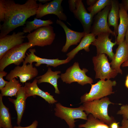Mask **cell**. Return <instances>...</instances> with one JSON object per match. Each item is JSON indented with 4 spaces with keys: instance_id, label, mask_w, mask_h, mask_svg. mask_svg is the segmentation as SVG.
Segmentation results:
<instances>
[{
    "instance_id": "obj_5",
    "label": "cell",
    "mask_w": 128,
    "mask_h": 128,
    "mask_svg": "<svg viewBox=\"0 0 128 128\" xmlns=\"http://www.w3.org/2000/svg\"><path fill=\"white\" fill-rule=\"evenodd\" d=\"M55 114L57 117L64 119L69 126V128H74L75 119H80L87 120L88 114L83 111L82 105L76 108L64 106L59 103L55 104Z\"/></svg>"
},
{
    "instance_id": "obj_40",
    "label": "cell",
    "mask_w": 128,
    "mask_h": 128,
    "mask_svg": "<svg viewBox=\"0 0 128 128\" xmlns=\"http://www.w3.org/2000/svg\"><path fill=\"white\" fill-rule=\"evenodd\" d=\"M125 87L128 89V75L126 77L125 82Z\"/></svg>"
},
{
    "instance_id": "obj_14",
    "label": "cell",
    "mask_w": 128,
    "mask_h": 128,
    "mask_svg": "<svg viewBox=\"0 0 128 128\" xmlns=\"http://www.w3.org/2000/svg\"><path fill=\"white\" fill-rule=\"evenodd\" d=\"M76 9L73 13L75 17L81 22L86 34L91 32L93 16L87 11L81 0H76Z\"/></svg>"
},
{
    "instance_id": "obj_34",
    "label": "cell",
    "mask_w": 128,
    "mask_h": 128,
    "mask_svg": "<svg viewBox=\"0 0 128 128\" xmlns=\"http://www.w3.org/2000/svg\"><path fill=\"white\" fill-rule=\"evenodd\" d=\"M122 128H128V119H123L121 123Z\"/></svg>"
},
{
    "instance_id": "obj_26",
    "label": "cell",
    "mask_w": 128,
    "mask_h": 128,
    "mask_svg": "<svg viewBox=\"0 0 128 128\" xmlns=\"http://www.w3.org/2000/svg\"><path fill=\"white\" fill-rule=\"evenodd\" d=\"M53 22L50 19L42 20L35 18L32 21H27L26 26L23 28V31L24 33L30 32L42 27L50 25Z\"/></svg>"
},
{
    "instance_id": "obj_28",
    "label": "cell",
    "mask_w": 128,
    "mask_h": 128,
    "mask_svg": "<svg viewBox=\"0 0 128 128\" xmlns=\"http://www.w3.org/2000/svg\"><path fill=\"white\" fill-rule=\"evenodd\" d=\"M111 0H97L93 5L89 6L87 9L93 17L101 12L106 6L111 5Z\"/></svg>"
},
{
    "instance_id": "obj_41",
    "label": "cell",
    "mask_w": 128,
    "mask_h": 128,
    "mask_svg": "<svg viewBox=\"0 0 128 128\" xmlns=\"http://www.w3.org/2000/svg\"><path fill=\"white\" fill-rule=\"evenodd\" d=\"M121 66L123 67L128 66V60L123 63Z\"/></svg>"
},
{
    "instance_id": "obj_24",
    "label": "cell",
    "mask_w": 128,
    "mask_h": 128,
    "mask_svg": "<svg viewBox=\"0 0 128 128\" xmlns=\"http://www.w3.org/2000/svg\"><path fill=\"white\" fill-rule=\"evenodd\" d=\"M3 96L0 94V127L2 128H13L9 108L4 104Z\"/></svg>"
},
{
    "instance_id": "obj_21",
    "label": "cell",
    "mask_w": 128,
    "mask_h": 128,
    "mask_svg": "<svg viewBox=\"0 0 128 128\" xmlns=\"http://www.w3.org/2000/svg\"><path fill=\"white\" fill-rule=\"evenodd\" d=\"M119 3L117 0H111V8L109 12L107 22L109 27L113 26L116 36L118 34V21L119 18Z\"/></svg>"
},
{
    "instance_id": "obj_10",
    "label": "cell",
    "mask_w": 128,
    "mask_h": 128,
    "mask_svg": "<svg viewBox=\"0 0 128 128\" xmlns=\"http://www.w3.org/2000/svg\"><path fill=\"white\" fill-rule=\"evenodd\" d=\"M62 1V0H54L43 5L39 3L36 18H41L48 14H53L57 16L59 19L66 21L67 17L61 5Z\"/></svg>"
},
{
    "instance_id": "obj_16",
    "label": "cell",
    "mask_w": 128,
    "mask_h": 128,
    "mask_svg": "<svg viewBox=\"0 0 128 128\" xmlns=\"http://www.w3.org/2000/svg\"><path fill=\"white\" fill-rule=\"evenodd\" d=\"M56 23L63 28L66 35V42L61 50L63 52H66L71 46L77 45L78 43L80 42L81 39L86 34L84 32H78L71 29L60 20L57 19Z\"/></svg>"
},
{
    "instance_id": "obj_35",
    "label": "cell",
    "mask_w": 128,
    "mask_h": 128,
    "mask_svg": "<svg viewBox=\"0 0 128 128\" xmlns=\"http://www.w3.org/2000/svg\"><path fill=\"white\" fill-rule=\"evenodd\" d=\"M121 3L124 9L127 11L128 10V0H122Z\"/></svg>"
},
{
    "instance_id": "obj_9",
    "label": "cell",
    "mask_w": 128,
    "mask_h": 128,
    "mask_svg": "<svg viewBox=\"0 0 128 128\" xmlns=\"http://www.w3.org/2000/svg\"><path fill=\"white\" fill-rule=\"evenodd\" d=\"M111 8V5L107 6L95 15L91 33L96 36L102 33H109L116 38L114 32L110 29L108 23V17Z\"/></svg>"
},
{
    "instance_id": "obj_33",
    "label": "cell",
    "mask_w": 128,
    "mask_h": 128,
    "mask_svg": "<svg viewBox=\"0 0 128 128\" xmlns=\"http://www.w3.org/2000/svg\"><path fill=\"white\" fill-rule=\"evenodd\" d=\"M38 124V121L36 120L34 121L32 124L26 127H22L20 125L18 126H15L13 128H37Z\"/></svg>"
},
{
    "instance_id": "obj_36",
    "label": "cell",
    "mask_w": 128,
    "mask_h": 128,
    "mask_svg": "<svg viewBox=\"0 0 128 128\" xmlns=\"http://www.w3.org/2000/svg\"><path fill=\"white\" fill-rule=\"evenodd\" d=\"M119 122L117 123L116 122H113L109 126L110 128H119L120 127L119 124Z\"/></svg>"
},
{
    "instance_id": "obj_22",
    "label": "cell",
    "mask_w": 128,
    "mask_h": 128,
    "mask_svg": "<svg viewBox=\"0 0 128 128\" xmlns=\"http://www.w3.org/2000/svg\"><path fill=\"white\" fill-rule=\"evenodd\" d=\"M95 35L91 33L86 34L82 38L79 45L67 54V58L70 61L79 51L82 49L87 52H89V46L95 40Z\"/></svg>"
},
{
    "instance_id": "obj_42",
    "label": "cell",
    "mask_w": 128,
    "mask_h": 128,
    "mask_svg": "<svg viewBox=\"0 0 128 128\" xmlns=\"http://www.w3.org/2000/svg\"><path fill=\"white\" fill-rule=\"evenodd\" d=\"M119 128H121L120 127Z\"/></svg>"
},
{
    "instance_id": "obj_2",
    "label": "cell",
    "mask_w": 128,
    "mask_h": 128,
    "mask_svg": "<svg viewBox=\"0 0 128 128\" xmlns=\"http://www.w3.org/2000/svg\"><path fill=\"white\" fill-rule=\"evenodd\" d=\"M114 104L107 97L100 100L84 103L82 106L84 111L87 114H92L95 118L109 126L112 123L116 122L114 117L110 116L108 113L109 105Z\"/></svg>"
},
{
    "instance_id": "obj_32",
    "label": "cell",
    "mask_w": 128,
    "mask_h": 128,
    "mask_svg": "<svg viewBox=\"0 0 128 128\" xmlns=\"http://www.w3.org/2000/svg\"><path fill=\"white\" fill-rule=\"evenodd\" d=\"M76 0H69L68 2L70 11L73 13L76 9Z\"/></svg>"
},
{
    "instance_id": "obj_23",
    "label": "cell",
    "mask_w": 128,
    "mask_h": 128,
    "mask_svg": "<svg viewBox=\"0 0 128 128\" xmlns=\"http://www.w3.org/2000/svg\"><path fill=\"white\" fill-rule=\"evenodd\" d=\"M61 72L59 71H53L50 67L48 68L46 72L43 75L39 76L36 78L37 79V83L40 84L42 82H46L50 83L55 89V93L59 94L60 92L58 87L57 80L60 77L59 74Z\"/></svg>"
},
{
    "instance_id": "obj_3",
    "label": "cell",
    "mask_w": 128,
    "mask_h": 128,
    "mask_svg": "<svg viewBox=\"0 0 128 128\" xmlns=\"http://www.w3.org/2000/svg\"><path fill=\"white\" fill-rule=\"evenodd\" d=\"M115 81L110 79L106 81L100 80L96 83L91 84V88L88 93H86L81 97V103L91 102L100 100L114 93L113 87L116 85Z\"/></svg>"
},
{
    "instance_id": "obj_43",
    "label": "cell",
    "mask_w": 128,
    "mask_h": 128,
    "mask_svg": "<svg viewBox=\"0 0 128 128\" xmlns=\"http://www.w3.org/2000/svg\"><path fill=\"white\" fill-rule=\"evenodd\" d=\"M0 128H2L1 127H0Z\"/></svg>"
},
{
    "instance_id": "obj_11",
    "label": "cell",
    "mask_w": 128,
    "mask_h": 128,
    "mask_svg": "<svg viewBox=\"0 0 128 128\" xmlns=\"http://www.w3.org/2000/svg\"><path fill=\"white\" fill-rule=\"evenodd\" d=\"M38 74L37 69L32 64H23L21 66H17L6 76L5 78L9 81L18 77L23 83L36 77Z\"/></svg>"
},
{
    "instance_id": "obj_30",
    "label": "cell",
    "mask_w": 128,
    "mask_h": 128,
    "mask_svg": "<svg viewBox=\"0 0 128 128\" xmlns=\"http://www.w3.org/2000/svg\"><path fill=\"white\" fill-rule=\"evenodd\" d=\"M7 73L4 71H0V90L4 87L8 81L5 80L3 77L6 76Z\"/></svg>"
},
{
    "instance_id": "obj_19",
    "label": "cell",
    "mask_w": 128,
    "mask_h": 128,
    "mask_svg": "<svg viewBox=\"0 0 128 128\" xmlns=\"http://www.w3.org/2000/svg\"><path fill=\"white\" fill-rule=\"evenodd\" d=\"M15 96V99L9 98L8 99L14 105L17 115V123L19 126L25 108L26 101L27 99L24 86H22L20 88Z\"/></svg>"
},
{
    "instance_id": "obj_39",
    "label": "cell",
    "mask_w": 128,
    "mask_h": 128,
    "mask_svg": "<svg viewBox=\"0 0 128 128\" xmlns=\"http://www.w3.org/2000/svg\"><path fill=\"white\" fill-rule=\"evenodd\" d=\"M40 3H46L48 1H51L50 0H38Z\"/></svg>"
},
{
    "instance_id": "obj_1",
    "label": "cell",
    "mask_w": 128,
    "mask_h": 128,
    "mask_svg": "<svg viewBox=\"0 0 128 128\" xmlns=\"http://www.w3.org/2000/svg\"><path fill=\"white\" fill-rule=\"evenodd\" d=\"M2 0L5 15L3 23L0 25V38L24 26L28 18L36 15L38 5L37 0H28L22 4L16 3L13 0Z\"/></svg>"
},
{
    "instance_id": "obj_7",
    "label": "cell",
    "mask_w": 128,
    "mask_h": 128,
    "mask_svg": "<svg viewBox=\"0 0 128 128\" xmlns=\"http://www.w3.org/2000/svg\"><path fill=\"white\" fill-rule=\"evenodd\" d=\"M88 70L85 68L81 69L78 62H75L68 68L65 72L61 73L60 78L63 82L70 84L74 82L82 86L93 83L92 78L87 76L86 73Z\"/></svg>"
},
{
    "instance_id": "obj_15",
    "label": "cell",
    "mask_w": 128,
    "mask_h": 128,
    "mask_svg": "<svg viewBox=\"0 0 128 128\" xmlns=\"http://www.w3.org/2000/svg\"><path fill=\"white\" fill-rule=\"evenodd\" d=\"M28 54L26 53L27 56L23 64L27 63L32 64V63L36 62L35 65L38 67L42 64L46 65L47 67L52 66L55 68L59 65L67 64L70 60L67 58L64 60H59L58 58L55 59H48L40 58L36 56L34 54L36 50L35 49L30 48L29 50Z\"/></svg>"
},
{
    "instance_id": "obj_31",
    "label": "cell",
    "mask_w": 128,
    "mask_h": 128,
    "mask_svg": "<svg viewBox=\"0 0 128 128\" xmlns=\"http://www.w3.org/2000/svg\"><path fill=\"white\" fill-rule=\"evenodd\" d=\"M4 7L2 0H0V21L4 22L5 18Z\"/></svg>"
},
{
    "instance_id": "obj_17",
    "label": "cell",
    "mask_w": 128,
    "mask_h": 128,
    "mask_svg": "<svg viewBox=\"0 0 128 128\" xmlns=\"http://www.w3.org/2000/svg\"><path fill=\"white\" fill-rule=\"evenodd\" d=\"M128 60V45L125 40L118 45L115 53L110 63L111 68L118 73L122 74L120 68L122 64Z\"/></svg>"
},
{
    "instance_id": "obj_8",
    "label": "cell",
    "mask_w": 128,
    "mask_h": 128,
    "mask_svg": "<svg viewBox=\"0 0 128 128\" xmlns=\"http://www.w3.org/2000/svg\"><path fill=\"white\" fill-rule=\"evenodd\" d=\"M94 70L96 72L95 79L105 80L115 78L118 73L113 69L105 54L97 55L92 59Z\"/></svg>"
},
{
    "instance_id": "obj_38",
    "label": "cell",
    "mask_w": 128,
    "mask_h": 128,
    "mask_svg": "<svg viewBox=\"0 0 128 128\" xmlns=\"http://www.w3.org/2000/svg\"><path fill=\"white\" fill-rule=\"evenodd\" d=\"M125 39L127 44L128 45V27L126 33Z\"/></svg>"
},
{
    "instance_id": "obj_4",
    "label": "cell",
    "mask_w": 128,
    "mask_h": 128,
    "mask_svg": "<svg viewBox=\"0 0 128 128\" xmlns=\"http://www.w3.org/2000/svg\"><path fill=\"white\" fill-rule=\"evenodd\" d=\"M32 47L28 42L23 43L8 51L0 59V71H4L9 65L14 64L19 65L24 61L27 50Z\"/></svg>"
},
{
    "instance_id": "obj_13",
    "label": "cell",
    "mask_w": 128,
    "mask_h": 128,
    "mask_svg": "<svg viewBox=\"0 0 128 128\" xmlns=\"http://www.w3.org/2000/svg\"><path fill=\"white\" fill-rule=\"evenodd\" d=\"M25 33L23 32H14L0 38V59L9 50L23 43L26 37Z\"/></svg>"
},
{
    "instance_id": "obj_6",
    "label": "cell",
    "mask_w": 128,
    "mask_h": 128,
    "mask_svg": "<svg viewBox=\"0 0 128 128\" xmlns=\"http://www.w3.org/2000/svg\"><path fill=\"white\" fill-rule=\"evenodd\" d=\"M53 27L49 25L38 28L26 36L28 42L35 46L43 47L51 45L55 38Z\"/></svg>"
},
{
    "instance_id": "obj_27",
    "label": "cell",
    "mask_w": 128,
    "mask_h": 128,
    "mask_svg": "<svg viewBox=\"0 0 128 128\" xmlns=\"http://www.w3.org/2000/svg\"><path fill=\"white\" fill-rule=\"evenodd\" d=\"M78 127L79 128H110L108 125L95 118L91 114L88 115L85 123L79 124Z\"/></svg>"
},
{
    "instance_id": "obj_29",
    "label": "cell",
    "mask_w": 128,
    "mask_h": 128,
    "mask_svg": "<svg viewBox=\"0 0 128 128\" xmlns=\"http://www.w3.org/2000/svg\"><path fill=\"white\" fill-rule=\"evenodd\" d=\"M117 114L122 115L123 119H128V105H123L120 108Z\"/></svg>"
},
{
    "instance_id": "obj_18",
    "label": "cell",
    "mask_w": 128,
    "mask_h": 128,
    "mask_svg": "<svg viewBox=\"0 0 128 128\" xmlns=\"http://www.w3.org/2000/svg\"><path fill=\"white\" fill-rule=\"evenodd\" d=\"M37 79L36 78L31 83L30 82L25 83L24 87L27 98L31 96L37 95L43 98L50 104H54L57 102L53 98V96L40 89L37 86Z\"/></svg>"
},
{
    "instance_id": "obj_25",
    "label": "cell",
    "mask_w": 128,
    "mask_h": 128,
    "mask_svg": "<svg viewBox=\"0 0 128 128\" xmlns=\"http://www.w3.org/2000/svg\"><path fill=\"white\" fill-rule=\"evenodd\" d=\"M22 86L19 81L14 78L9 81L0 90L1 94L3 96H15Z\"/></svg>"
},
{
    "instance_id": "obj_12",
    "label": "cell",
    "mask_w": 128,
    "mask_h": 128,
    "mask_svg": "<svg viewBox=\"0 0 128 128\" xmlns=\"http://www.w3.org/2000/svg\"><path fill=\"white\" fill-rule=\"evenodd\" d=\"M110 34L104 33L99 34L91 45L96 47L97 55L105 54L112 60L114 55L113 48L117 44V42L115 41L114 42L111 41L112 38L109 37Z\"/></svg>"
},
{
    "instance_id": "obj_37",
    "label": "cell",
    "mask_w": 128,
    "mask_h": 128,
    "mask_svg": "<svg viewBox=\"0 0 128 128\" xmlns=\"http://www.w3.org/2000/svg\"><path fill=\"white\" fill-rule=\"evenodd\" d=\"M97 0H87L86 3L88 5L91 6L93 5L96 2Z\"/></svg>"
},
{
    "instance_id": "obj_20",
    "label": "cell",
    "mask_w": 128,
    "mask_h": 128,
    "mask_svg": "<svg viewBox=\"0 0 128 128\" xmlns=\"http://www.w3.org/2000/svg\"><path fill=\"white\" fill-rule=\"evenodd\" d=\"M120 22L118 28L117 36L115 41L117 45H119L125 40L126 33L128 27V14L124 9L122 3H119Z\"/></svg>"
}]
</instances>
